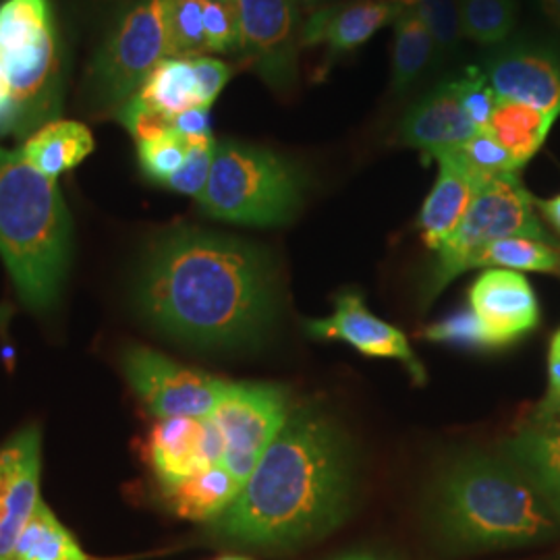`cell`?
Segmentation results:
<instances>
[{"instance_id":"obj_16","label":"cell","mask_w":560,"mask_h":560,"mask_svg":"<svg viewBox=\"0 0 560 560\" xmlns=\"http://www.w3.org/2000/svg\"><path fill=\"white\" fill-rule=\"evenodd\" d=\"M222 451L221 432L210 418L161 420L148 444V457L162 488L187 480L210 465H219Z\"/></svg>"},{"instance_id":"obj_3","label":"cell","mask_w":560,"mask_h":560,"mask_svg":"<svg viewBox=\"0 0 560 560\" xmlns=\"http://www.w3.org/2000/svg\"><path fill=\"white\" fill-rule=\"evenodd\" d=\"M434 525L455 548H504L548 540L557 515L529 478L492 459L455 465L439 483Z\"/></svg>"},{"instance_id":"obj_10","label":"cell","mask_w":560,"mask_h":560,"mask_svg":"<svg viewBox=\"0 0 560 560\" xmlns=\"http://www.w3.org/2000/svg\"><path fill=\"white\" fill-rule=\"evenodd\" d=\"M122 370L136 395L161 420H208L231 384L183 368L145 347L127 349Z\"/></svg>"},{"instance_id":"obj_31","label":"cell","mask_w":560,"mask_h":560,"mask_svg":"<svg viewBox=\"0 0 560 560\" xmlns=\"http://www.w3.org/2000/svg\"><path fill=\"white\" fill-rule=\"evenodd\" d=\"M453 152L460 164L478 179H488L497 175H509L520 173L515 159L509 154L506 148H502L494 136L488 131L476 133L471 140L465 141L459 148L448 150Z\"/></svg>"},{"instance_id":"obj_35","label":"cell","mask_w":560,"mask_h":560,"mask_svg":"<svg viewBox=\"0 0 560 560\" xmlns=\"http://www.w3.org/2000/svg\"><path fill=\"white\" fill-rule=\"evenodd\" d=\"M189 141V154L183 162L179 171L166 180L164 187L177 191V194H185L191 198H200L201 191L206 189V183L210 177V168H212V161H214V150H217V140L210 138H200V140Z\"/></svg>"},{"instance_id":"obj_27","label":"cell","mask_w":560,"mask_h":560,"mask_svg":"<svg viewBox=\"0 0 560 560\" xmlns=\"http://www.w3.org/2000/svg\"><path fill=\"white\" fill-rule=\"evenodd\" d=\"M436 55V44L432 40L420 15L407 7L395 21V46H393V92L405 94L421 73L430 67Z\"/></svg>"},{"instance_id":"obj_44","label":"cell","mask_w":560,"mask_h":560,"mask_svg":"<svg viewBox=\"0 0 560 560\" xmlns=\"http://www.w3.org/2000/svg\"><path fill=\"white\" fill-rule=\"evenodd\" d=\"M9 318V310H0V326Z\"/></svg>"},{"instance_id":"obj_26","label":"cell","mask_w":560,"mask_h":560,"mask_svg":"<svg viewBox=\"0 0 560 560\" xmlns=\"http://www.w3.org/2000/svg\"><path fill=\"white\" fill-rule=\"evenodd\" d=\"M9 560H127L90 557L55 513L38 502Z\"/></svg>"},{"instance_id":"obj_36","label":"cell","mask_w":560,"mask_h":560,"mask_svg":"<svg viewBox=\"0 0 560 560\" xmlns=\"http://www.w3.org/2000/svg\"><path fill=\"white\" fill-rule=\"evenodd\" d=\"M425 337L432 340H444V342H457L465 347H483L488 349L490 342L480 326L478 318L474 316V312L465 310L459 312L446 320L439 322L434 326L428 328Z\"/></svg>"},{"instance_id":"obj_33","label":"cell","mask_w":560,"mask_h":560,"mask_svg":"<svg viewBox=\"0 0 560 560\" xmlns=\"http://www.w3.org/2000/svg\"><path fill=\"white\" fill-rule=\"evenodd\" d=\"M206 52H240V18L233 0H201Z\"/></svg>"},{"instance_id":"obj_23","label":"cell","mask_w":560,"mask_h":560,"mask_svg":"<svg viewBox=\"0 0 560 560\" xmlns=\"http://www.w3.org/2000/svg\"><path fill=\"white\" fill-rule=\"evenodd\" d=\"M506 455L560 517V436L525 428L506 442Z\"/></svg>"},{"instance_id":"obj_8","label":"cell","mask_w":560,"mask_h":560,"mask_svg":"<svg viewBox=\"0 0 560 560\" xmlns=\"http://www.w3.org/2000/svg\"><path fill=\"white\" fill-rule=\"evenodd\" d=\"M164 59H168L164 0H140L122 13L102 44L90 71L92 101L119 110Z\"/></svg>"},{"instance_id":"obj_28","label":"cell","mask_w":560,"mask_h":560,"mask_svg":"<svg viewBox=\"0 0 560 560\" xmlns=\"http://www.w3.org/2000/svg\"><path fill=\"white\" fill-rule=\"evenodd\" d=\"M463 36L481 46H499L517 21L515 0H459Z\"/></svg>"},{"instance_id":"obj_4","label":"cell","mask_w":560,"mask_h":560,"mask_svg":"<svg viewBox=\"0 0 560 560\" xmlns=\"http://www.w3.org/2000/svg\"><path fill=\"white\" fill-rule=\"evenodd\" d=\"M71 249V221L57 180L20 152L0 148V256L21 300L48 310L59 300Z\"/></svg>"},{"instance_id":"obj_19","label":"cell","mask_w":560,"mask_h":560,"mask_svg":"<svg viewBox=\"0 0 560 560\" xmlns=\"http://www.w3.org/2000/svg\"><path fill=\"white\" fill-rule=\"evenodd\" d=\"M434 161L439 162V179L423 201L418 226L425 245L436 252L457 231L483 179L474 177L453 152H442Z\"/></svg>"},{"instance_id":"obj_42","label":"cell","mask_w":560,"mask_h":560,"mask_svg":"<svg viewBox=\"0 0 560 560\" xmlns=\"http://www.w3.org/2000/svg\"><path fill=\"white\" fill-rule=\"evenodd\" d=\"M536 208L540 210L541 217L550 222V226L560 235V196L550 200H536Z\"/></svg>"},{"instance_id":"obj_18","label":"cell","mask_w":560,"mask_h":560,"mask_svg":"<svg viewBox=\"0 0 560 560\" xmlns=\"http://www.w3.org/2000/svg\"><path fill=\"white\" fill-rule=\"evenodd\" d=\"M476 133L480 129L465 115L453 80L416 102L399 125L400 143L421 152L425 161L459 148Z\"/></svg>"},{"instance_id":"obj_30","label":"cell","mask_w":560,"mask_h":560,"mask_svg":"<svg viewBox=\"0 0 560 560\" xmlns=\"http://www.w3.org/2000/svg\"><path fill=\"white\" fill-rule=\"evenodd\" d=\"M407 7H411L425 23L441 59L457 52L463 40L459 0H407Z\"/></svg>"},{"instance_id":"obj_45","label":"cell","mask_w":560,"mask_h":560,"mask_svg":"<svg viewBox=\"0 0 560 560\" xmlns=\"http://www.w3.org/2000/svg\"><path fill=\"white\" fill-rule=\"evenodd\" d=\"M301 4H318V2H328V0H298Z\"/></svg>"},{"instance_id":"obj_20","label":"cell","mask_w":560,"mask_h":560,"mask_svg":"<svg viewBox=\"0 0 560 560\" xmlns=\"http://www.w3.org/2000/svg\"><path fill=\"white\" fill-rule=\"evenodd\" d=\"M94 150L92 131L78 120L46 122L21 148L23 159L42 175L57 180L62 173L80 166Z\"/></svg>"},{"instance_id":"obj_41","label":"cell","mask_w":560,"mask_h":560,"mask_svg":"<svg viewBox=\"0 0 560 560\" xmlns=\"http://www.w3.org/2000/svg\"><path fill=\"white\" fill-rule=\"evenodd\" d=\"M548 393L560 397V328L555 332L548 349Z\"/></svg>"},{"instance_id":"obj_1","label":"cell","mask_w":560,"mask_h":560,"mask_svg":"<svg viewBox=\"0 0 560 560\" xmlns=\"http://www.w3.org/2000/svg\"><path fill=\"white\" fill-rule=\"evenodd\" d=\"M138 298L171 337L229 347L260 335L275 310V270L252 243L180 226L152 243Z\"/></svg>"},{"instance_id":"obj_21","label":"cell","mask_w":560,"mask_h":560,"mask_svg":"<svg viewBox=\"0 0 560 560\" xmlns=\"http://www.w3.org/2000/svg\"><path fill=\"white\" fill-rule=\"evenodd\" d=\"M168 506L183 520H217L237 499L241 486L219 465H210L191 478L162 488Z\"/></svg>"},{"instance_id":"obj_34","label":"cell","mask_w":560,"mask_h":560,"mask_svg":"<svg viewBox=\"0 0 560 560\" xmlns=\"http://www.w3.org/2000/svg\"><path fill=\"white\" fill-rule=\"evenodd\" d=\"M460 106L469 120L483 131L492 119L499 96L494 94L490 81L481 67H467L459 78H455Z\"/></svg>"},{"instance_id":"obj_9","label":"cell","mask_w":560,"mask_h":560,"mask_svg":"<svg viewBox=\"0 0 560 560\" xmlns=\"http://www.w3.org/2000/svg\"><path fill=\"white\" fill-rule=\"evenodd\" d=\"M221 432V465L243 488L289 420L284 390L272 384H229L210 416Z\"/></svg>"},{"instance_id":"obj_39","label":"cell","mask_w":560,"mask_h":560,"mask_svg":"<svg viewBox=\"0 0 560 560\" xmlns=\"http://www.w3.org/2000/svg\"><path fill=\"white\" fill-rule=\"evenodd\" d=\"M529 428L536 432L560 436V397L548 393L540 405L532 411Z\"/></svg>"},{"instance_id":"obj_6","label":"cell","mask_w":560,"mask_h":560,"mask_svg":"<svg viewBox=\"0 0 560 560\" xmlns=\"http://www.w3.org/2000/svg\"><path fill=\"white\" fill-rule=\"evenodd\" d=\"M504 237L555 241L536 214V198L523 187L520 173L481 180L457 231L436 249L432 275L425 282V303L467 272V264L483 245Z\"/></svg>"},{"instance_id":"obj_5","label":"cell","mask_w":560,"mask_h":560,"mask_svg":"<svg viewBox=\"0 0 560 560\" xmlns=\"http://www.w3.org/2000/svg\"><path fill=\"white\" fill-rule=\"evenodd\" d=\"M305 177L298 164L272 150L240 141H217L201 210L217 221L279 226L303 201Z\"/></svg>"},{"instance_id":"obj_12","label":"cell","mask_w":560,"mask_h":560,"mask_svg":"<svg viewBox=\"0 0 560 560\" xmlns=\"http://www.w3.org/2000/svg\"><path fill=\"white\" fill-rule=\"evenodd\" d=\"M481 69L501 101L523 102L559 119L560 46L541 42L509 44Z\"/></svg>"},{"instance_id":"obj_37","label":"cell","mask_w":560,"mask_h":560,"mask_svg":"<svg viewBox=\"0 0 560 560\" xmlns=\"http://www.w3.org/2000/svg\"><path fill=\"white\" fill-rule=\"evenodd\" d=\"M194 65V73L198 81V90H200L201 104L206 108H210L217 98L221 96L224 85L231 80V69L226 62L212 57H191Z\"/></svg>"},{"instance_id":"obj_17","label":"cell","mask_w":560,"mask_h":560,"mask_svg":"<svg viewBox=\"0 0 560 560\" xmlns=\"http://www.w3.org/2000/svg\"><path fill=\"white\" fill-rule=\"evenodd\" d=\"M407 0H349L326 4L303 21L301 48L324 46L330 55L353 52L372 40L384 25L395 23Z\"/></svg>"},{"instance_id":"obj_15","label":"cell","mask_w":560,"mask_h":560,"mask_svg":"<svg viewBox=\"0 0 560 560\" xmlns=\"http://www.w3.org/2000/svg\"><path fill=\"white\" fill-rule=\"evenodd\" d=\"M40 432L27 428L0 448V560H9L40 499Z\"/></svg>"},{"instance_id":"obj_43","label":"cell","mask_w":560,"mask_h":560,"mask_svg":"<svg viewBox=\"0 0 560 560\" xmlns=\"http://www.w3.org/2000/svg\"><path fill=\"white\" fill-rule=\"evenodd\" d=\"M546 13L550 15V20L557 21L560 25V0H541Z\"/></svg>"},{"instance_id":"obj_11","label":"cell","mask_w":560,"mask_h":560,"mask_svg":"<svg viewBox=\"0 0 560 560\" xmlns=\"http://www.w3.org/2000/svg\"><path fill=\"white\" fill-rule=\"evenodd\" d=\"M240 18V52L270 88L287 92L298 80L301 7L298 0H233Z\"/></svg>"},{"instance_id":"obj_7","label":"cell","mask_w":560,"mask_h":560,"mask_svg":"<svg viewBox=\"0 0 560 560\" xmlns=\"http://www.w3.org/2000/svg\"><path fill=\"white\" fill-rule=\"evenodd\" d=\"M0 67L11 85L21 125L48 113L59 80L57 36L48 0H4L0 4Z\"/></svg>"},{"instance_id":"obj_25","label":"cell","mask_w":560,"mask_h":560,"mask_svg":"<svg viewBox=\"0 0 560 560\" xmlns=\"http://www.w3.org/2000/svg\"><path fill=\"white\" fill-rule=\"evenodd\" d=\"M474 268H502L513 272H541L560 277V245L534 237H504L483 245L467 264Z\"/></svg>"},{"instance_id":"obj_14","label":"cell","mask_w":560,"mask_h":560,"mask_svg":"<svg viewBox=\"0 0 560 560\" xmlns=\"http://www.w3.org/2000/svg\"><path fill=\"white\" fill-rule=\"evenodd\" d=\"M307 332L314 339L345 340L368 358L400 361L413 381L418 384L425 382V370L402 330L365 310L360 293L355 291L340 293L337 312L330 318L307 322Z\"/></svg>"},{"instance_id":"obj_46","label":"cell","mask_w":560,"mask_h":560,"mask_svg":"<svg viewBox=\"0 0 560 560\" xmlns=\"http://www.w3.org/2000/svg\"><path fill=\"white\" fill-rule=\"evenodd\" d=\"M342 560H376V559H370V557H349V559H342Z\"/></svg>"},{"instance_id":"obj_40","label":"cell","mask_w":560,"mask_h":560,"mask_svg":"<svg viewBox=\"0 0 560 560\" xmlns=\"http://www.w3.org/2000/svg\"><path fill=\"white\" fill-rule=\"evenodd\" d=\"M20 108H18V104L13 101L11 85H9L7 75L2 71V67H0V133L13 131V129H20Z\"/></svg>"},{"instance_id":"obj_24","label":"cell","mask_w":560,"mask_h":560,"mask_svg":"<svg viewBox=\"0 0 560 560\" xmlns=\"http://www.w3.org/2000/svg\"><path fill=\"white\" fill-rule=\"evenodd\" d=\"M136 98L171 120L189 108L203 106L191 59L168 57L162 60L141 85Z\"/></svg>"},{"instance_id":"obj_13","label":"cell","mask_w":560,"mask_h":560,"mask_svg":"<svg viewBox=\"0 0 560 560\" xmlns=\"http://www.w3.org/2000/svg\"><path fill=\"white\" fill-rule=\"evenodd\" d=\"M469 310L490 347H504L540 324V305L529 280L513 270H483L469 289Z\"/></svg>"},{"instance_id":"obj_47","label":"cell","mask_w":560,"mask_h":560,"mask_svg":"<svg viewBox=\"0 0 560 560\" xmlns=\"http://www.w3.org/2000/svg\"><path fill=\"white\" fill-rule=\"evenodd\" d=\"M221 560H247V559H240V557H224V559Z\"/></svg>"},{"instance_id":"obj_32","label":"cell","mask_w":560,"mask_h":560,"mask_svg":"<svg viewBox=\"0 0 560 560\" xmlns=\"http://www.w3.org/2000/svg\"><path fill=\"white\" fill-rule=\"evenodd\" d=\"M187 154H189V141L179 136L175 129L166 131L161 138L138 143V159H140L143 175L161 185H166V180L179 171Z\"/></svg>"},{"instance_id":"obj_38","label":"cell","mask_w":560,"mask_h":560,"mask_svg":"<svg viewBox=\"0 0 560 560\" xmlns=\"http://www.w3.org/2000/svg\"><path fill=\"white\" fill-rule=\"evenodd\" d=\"M173 129L185 140L210 138L212 136V131H210V108L198 106V108H189V110L180 113L173 119Z\"/></svg>"},{"instance_id":"obj_2","label":"cell","mask_w":560,"mask_h":560,"mask_svg":"<svg viewBox=\"0 0 560 560\" xmlns=\"http://www.w3.org/2000/svg\"><path fill=\"white\" fill-rule=\"evenodd\" d=\"M349 486V457L335 428L316 413L298 411L217 517V529L245 544H295L337 523Z\"/></svg>"},{"instance_id":"obj_29","label":"cell","mask_w":560,"mask_h":560,"mask_svg":"<svg viewBox=\"0 0 560 560\" xmlns=\"http://www.w3.org/2000/svg\"><path fill=\"white\" fill-rule=\"evenodd\" d=\"M168 57L191 59L206 52L201 0H164Z\"/></svg>"},{"instance_id":"obj_22","label":"cell","mask_w":560,"mask_h":560,"mask_svg":"<svg viewBox=\"0 0 560 560\" xmlns=\"http://www.w3.org/2000/svg\"><path fill=\"white\" fill-rule=\"evenodd\" d=\"M555 120L557 117L541 113L529 104L499 98L492 119L483 131L494 136L502 148L509 150V154L515 159L517 166L523 168L538 154Z\"/></svg>"}]
</instances>
